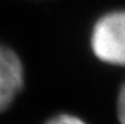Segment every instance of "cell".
Instances as JSON below:
<instances>
[{
	"mask_svg": "<svg viewBox=\"0 0 125 124\" xmlns=\"http://www.w3.org/2000/svg\"><path fill=\"white\" fill-rule=\"evenodd\" d=\"M44 124H87V123L83 119L78 118L77 115L68 114V113H61V114L52 116Z\"/></svg>",
	"mask_w": 125,
	"mask_h": 124,
	"instance_id": "cell-3",
	"label": "cell"
},
{
	"mask_svg": "<svg viewBox=\"0 0 125 124\" xmlns=\"http://www.w3.org/2000/svg\"><path fill=\"white\" fill-rule=\"evenodd\" d=\"M117 118L121 124H125V82L120 87L117 95Z\"/></svg>",
	"mask_w": 125,
	"mask_h": 124,
	"instance_id": "cell-4",
	"label": "cell"
},
{
	"mask_svg": "<svg viewBox=\"0 0 125 124\" xmlns=\"http://www.w3.org/2000/svg\"><path fill=\"white\" fill-rule=\"evenodd\" d=\"M90 46L101 62L125 67V10L106 13L95 22Z\"/></svg>",
	"mask_w": 125,
	"mask_h": 124,
	"instance_id": "cell-1",
	"label": "cell"
},
{
	"mask_svg": "<svg viewBox=\"0 0 125 124\" xmlns=\"http://www.w3.org/2000/svg\"><path fill=\"white\" fill-rule=\"evenodd\" d=\"M25 84V70L19 55L0 42V113L5 112Z\"/></svg>",
	"mask_w": 125,
	"mask_h": 124,
	"instance_id": "cell-2",
	"label": "cell"
}]
</instances>
